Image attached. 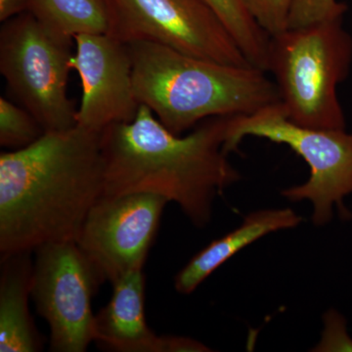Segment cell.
<instances>
[{
    "instance_id": "277c9868",
    "label": "cell",
    "mask_w": 352,
    "mask_h": 352,
    "mask_svg": "<svg viewBox=\"0 0 352 352\" xmlns=\"http://www.w3.org/2000/svg\"><path fill=\"white\" fill-rule=\"evenodd\" d=\"M344 19L293 28L270 36L268 73L287 117L298 126L346 129L338 87L351 73L352 36Z\"/></svg>"
},
{
    "instance_id": "4fadbf2b",
    "label": "cell",
    "mask_w": 352,
    "mask_h": 352,
    "mask_svg": "<svg viewBox=\"0 0 352 352\" xmlns=\"http://www.w3.org/2000/svg\"><path fill=\"white\" fill-rule=\"evenodd\" d=\"M32 252L1 256L0 351L36 352L43 347L30 314Z\"/></svg>"
},
{
    "instance_id": "2e32d148",
    "label": "cell",
    "mask_w": 352,
    "mask_h": 352,
    "mask_svg": "<svg viewBox=\"0 0 352 352\" xmlns=\"http://www.w3.org/2000/svg\"><path fill=\"white\" fill-rule=\"evenodd\" d=\"M38 120L27 109L0 97V145L7 149H23L44 134Z\"/></svg>"
},
{
    "instance_id": "5b68a950",
    "label": "cell",
    "mask_w": 352,
    "mask_h": 352,
    "mask_svg": "<svg viewBox=\"0 0 352 352\" xmlns=\"http://www.w3.org/2000/svg\"><path fill=\"white\" fill-rule=\"evenodd\" d=\"M249 136L289 146L305 160L310 168L307 182L281 194L291 201H309L315 226L328 224L335 207L349 215L344 200L352 194V131L298 126L287 117L280 102L250 115L229 117L224 151H237Z\"/></svg>"
},
{
    "instance_id": "3957f363",
    "label": "cell",
    "mask_w": 352,
    "mask_h": 352,
    "mask_svg": "<svg viewBox=\"0 0 352 352\" xmlns=\"http://www.w3.org/2000/svg\"><path fill=\"white\" fill-rule=\"evenodd\" d=\"M139 104L182 135L207 119L244 116L280 103L267 72L210 61L150 41L126 43Z\"/></svg>"
},
{
    "instance_id": "ac0fdd59",
    "label": "cell",
    "mask_w": 352,
    "mask_h": 352,
    "mask_svg": "<svg viewBox=\"0 0 352 352\" xmlns=\"http://www.w3.org/2000/svg\"><path fill=\"white\" fill-rule=\"evenodd\" d=\"M292 1L293 0H242L248 12L270 36L288 29Z\"/></svg>"
},
{
    "instance_id": "8fae6325",
    "label": "cell",
    "mask_w": 352,
    "mask_h": 352,
    "mask_svg": "<svg viewBox=\"0 0 352 352\" xmlns=\"http://www.w3.org/2000/svg\"><path fill=\"white\" fill-rule=\"evenodd\" d=\"M110 302L95 316L94 342L116 352H206L198 340L179 336H157L145 317L143 270L132 271L113 282Z\"/></svg>"
},
{
    "instance_id": "e0dca14e",
    "label": "cell",
    "mask_w": 352,
    "mask_h": 352,
    "mask_svg": "<svg viewBox=\"0 0 352 352\" xmlns=\"http://www.w3.org/2000/svg\"><path fill=\"white\" fill-rule=\"evenodd\" d=\"M346 11V4L339 0H293L288 29L344 19Z\"/></svg>"
},
{
    "instance_id": "ffe728a7",
    "label": "cell",
    "mask_w": 352,
    "mask_h": 352,
    "mask_svg": "<svg viewBox=\"0 0 352 352\" xmlns=\"http://www.w3.org/2000/svg\"><path fill=\"white\" fill-rule=\"evenodd\" d=\"M28 0H0V21L2 23L27 11Z\"/></svg>"
},
{
    "instance_id": "5bb4252c",
    "label": "cell",
    "mask_w": 352,
    "mask_h": 352,
    "mask_svg": "<svg viewBox=\"0 0 352 352\" xmlns=\"http://www.w3.org/2000/svg\"><path fill=\"white\" fill-rule=\"evenodd\" d=\"M27 11L57 36L110 34L113 25L111 0H28Z\"/></svg>"
},
{
    "instance_id": "8992f818",
    "label": "cell",
    "mask_w": 352,
    "mask_h": 352,
    "mask_svg": "<svg viewBox=\"0 0 352 352\" xmlns=\"http://www.w3.org/2000/svg\"><path fill=\"white\" fill-rule=\"evenodd\" d=\"M71 44L28 11L4 22L0 31L1 75L45 132L76 126L78 110L68 95Z\"/></svg>"
},
{
    "instance_id": "ba28073f",
    "label": "cell",
    "mask_w": 352,
    "mask_h": 352,
    "mask_svg": "<svg viewBox=\"0 0 352 352\" xmlns=\"http://www.w3.org/2000/svg\"><path fill=\"white\" fill-rule=\"evenodd\" d=\"M111 1L110 34L122 43L150 41L219 63L252 66L219 17L201 0Z\"/></svg>"
},
{
    "instance_id": "52a82bcc",
    "label": "cell",
    "mask_w": 352,
    "mask_h": 352,
    "mask_svg": "<svg viewBox=\"0 0 352 352\" xmlns=\"http://www.w3.org/2000/svg\"><path fill=\"white\" fill-rule=\"evenodd\" d=\"M31 296L50 330V351L85 352L95 340L92 298L102 283L75 241L34 251Z\"/></svg>"
},
{
    "instance_id": "30bf717a",
    "label": "cell",
    "mask_w": 352,
    "mask_h": 352,
    "mask_svg": "<svg viewBox=\"0 0 352 352\" xmlns=\"http://www.w3.org/2000/svg\"><path fill=\"white\" fill-rule=\"evenodd\" d=\"M69 66L82 85L76 124L102 132L113 124L131 122L138 115L132 61L127 44L112 34L76 36Z\"/></svg>"
},
{
    "instance_id": "9c48e42d",
    "label": "cell",
    "mask_w": 352,
    "mask_h": 352,
    "mask_svg": "<svg viewBox=\"0 0 352 352\" xmlns=\"http://www.w3.org/2000/svg\"><path fill=\"white\" fill-rule=\"evenodd\" d=\"M168 201L151 193L103 195L88 212L76 244L102 281L143 270Z\"/></svg>"
},
{
    "instance_id": "d6986e66",
    "label": "cell",
    "mask_w": 352,
    "mask_h": 352,
    "mask_svg": "<svg viewBox=\"0 0 352 352\" xmlns=\"http://www.w3.org/2000/svg\"><path fill=\"white\" fill-rule=\"evenodd\" d=\"M316 351H352V339L347 333L344 317L330 310L324 316V330Z\"/></svg>"
},
{
    "instance_id": "9a60e30c",
    "label": "cell",
    "mask_w": 352,
    "mask_h": 352,
    "mask_svg": "<svg viewBox=\"0 0 352 352\" xmlns=\"http://www.w3.org/2000/svg\"><path fill=\"white\" fill-rule=\"evenodd\" d=\"M219 17L252 66L267 72L270 36L248 12L242 0H201Z\"/></svg>"
},
{
    "instance_id": "7a4b0ae2",
    "label": "cell",
    "mask_w": 352,
    "mask_h": 352,
    "mask_svg": "<svg viewBox=\"0 0 352 352\" xmlns=\"http://www.w3.org/2000/svg\"><path fill=\"white\" fill-rule=\"evenodd\" d=\"M228 120L212 118L176 135L141 104L132 122L101 132L103 195L156 194L177 204L194 226H207L215 198L241 178L224 151Z\"/></svg>"
},
{
    "instance_id": "7c38bea8",
    "label": "cell",
    "mask_w": 352,
    "mask_h": 352,
    "mask_svg": "<svg viewBox=\"0 0 352 352\" xmlns=\"http://www.w3.org/2000/svg\"><path fill=\"white\" fill-rule=\"evenodd\" d=\"M302 217L291 208H272L252 212L238 228L212 241L191 258L175 279V288L182 295H190L212 272L228 259L267 234L300 226Z\"/></svg>"
},
{
    "instance_id": "6da1fadb",
    "label": "cell",
    "mask_w": 352,
    "mask_h": 352,
    "mask_svg": "<svg viewBox=\"0 0 352 352\" xmlns=\"http://www.w3.org/2000/svg\"><path fill=\"white\" fill-rule=\"evenodd\" d=\"M101 132L76 124L0 155V252L78 239L103 196Z\"/></svg>"
}]
</instances>
